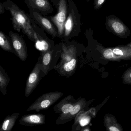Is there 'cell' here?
<instances>
[{
    "instance_id": "9c48e42d",
    "label": "cell",
    "mask_w": 131,
    "mask_h": 131,
    "mask_svg": "<svg viewBox=\"0 0 131 131\" xmlns=\"http://www.w3.org/2000/svg\"><path fill=\"white\" fill-rule=\"evenodd\" d=\"M24 2L30 9H33L41 13H51L53 7L47 0H25Z\"/></svg>"
},
{
    "instance_id": "30bf717a",
    "label": "cell",
    "mask_w": 131,
    "mask_h": 131,
    "mask_svg": "<svg viewBox=\"0 0 131 131\" xmlns=\"http://www.w3.org/2000/svg\"><path fill=\"white\" fill-rule=\"evenodd\" d=\"M20 125L32 127L45 124V116L41 114L23 115L19 121Z\"/></svg>"
},
{
    "instance_id": "ffe728a7",
    "label": "cell",
    "mask_w": 131,
    "mask_h": 131,
    "mask_svg": "<svg viewBox=\"0 0 131 131\" xmlns=\"http://www.w3.org/2000/svg\"><path fill=\"white\" fill-rule=\"evenodd\" d=\"M0 47L5 51L14 53L15 54L10 38L1 31H0Z\"/></svg>"
},
{
    "instance_id": "44dd1931",
    "label": "cell",
    "mask_w": 131,
    "mask_h": 131,
    "mask_svg": "<svg viewBox=\"0 0 131 131\" xmlns=\"http://www.w3.org/2000/svg\"><path fill=\"white\" fill-rule=\"evenodd\" d=\"M110 96H109L107 97L106 98L101 104H100L98 105H97L96 107H92L90 109H89L88 110L86 111L88 115L91 117V118H95L96 117L97 114L99 111L100 110L101 108L102 107V106L106 103L108 99H109Z\"/></svg>"
},
{
    "instance_id": "3957f363",
    "label": "cell",
    "mask_w": 131,
    "mask_h": 131,
    "mask_svg": "<svg viewBox=\"0 0 131 131\" xmlns=\"http://www.w3.org/2000/svg\"><path fill=\"white\" fill-rule=\"evenodd\" d=\"M60 92L46 93L40 96L27 109V111L34 110L36 112L46 110L56 103L63 95Z\"/></svg>"
},
{
    "instance_id": "d6986e66",
    "label": "cell",
    "mask_w": 131,
    "mask_h": 131,
    "mask_svg": "<svg viewBox=\"0 0 131 131\" xmlns=\"http://www.w3.org/2000/svg\"><path fill=\"white\" fill-rule=\"evenodd\" d=\"M10 81V77L6 70L0 65V91L3 95L7 94V87Z\"/></svg>"
},
{
    "instance_id": "d4e9b609",
    "label": "cell",
    "mask_w": 131,
    "mask_h": 131,
    "mask_svg": "<svg viewBox=\"0 0 131 131\" xmlns=\"http://www.w3.org/2000/svg\"><path fill=\"white\" fill-rule=\"evenodd\" d=\"M5 12V9L3 5V3L0 2V14H3Z\"/></svg>"
},
{
    "instance_id": "8fae6325",
    "label": "cell",
    "mask_w": 131,
    "mask_h": 131,
    "mask_svg": "<svg viewBox=\"0 0 131 131\" xmlns=\"http://www.w3.org/2000/svg\"><path fill=\"white\" fill-rule=\"evenodd\" d=\"M77 101L72 95H68L54 106V111L60 114H67L71 110Z\"/></svg>"
},
{
    "instance_id": "cb8c5ba5",
    "label": "cell",
    "mask_w": 131,
    "mask_h": 131,
    "mask_svg": "<svg viewBox=\"0 0 131 131\" xmlns=\"http://www.w3.org/2000/svg\"><path fill=\"white\" fill-rule=\"evenodd\" d=\"M79 131H92L89 125H85L84 127L82 128Z\"/></svg>"
},
{
    "instance_id": "7402d4cb",
    "label": "cell",
    "mask_w": 131,
    "mask_h": 131,
    "mask_svg": "<svg viewBox=\"0 0 131 131\" xmlns=\"http://www.w3.org/2000/svg\"><path fill=\"white\" fill-rule=\"evenodd\" d=\"M123 83L125 84H131V68L128 70L122 77Z\"/></svg>"
},
{
    "instance_id": "5bb4252c",
    "label": "cell",
    "mask_w": 131,
    "mask_h": 131,
    "mask_svg": "<svg viewBox=\"0 0 131 131\" xmlns=\"http://www.w3.org/2000/svg\"><path fill=\"white\" fill-rule=\"evenodd\" d=\"M74 9H72L67 17L64 26V36L69 37L78 25V19Z\"/></svg>"
},
{
    "instance_id": "e0dca14e",
    "label": "cell",
    "mask_w": 131,
    "mask_h": 131,
    "mask_svg": "<svg viewBox=\"0 0 131 131\" xmlns=\"http://www.w3.org/2000/svg\"><path fill=\"white\" fill-rule=\"evenodd\" d=\"M86 111L81 112L75 117L71 131H80L82 128L84 127V125L91 120V118L88 115Z\"/></svg>"
},
{
    "instance_id": "277c9868",
    "label": "cell",
    "mask_w": 131,
    "mask_h": 131,
    "mask_svg": "<svg viewBox=\"0 0 131 131\" xmlns=\"http://www.w3.org/2000/svg\"><path fill=\"white\" fill-rule=\"evenodd\" d=\"M95 100L93 99L87 101L84 98H79L69 113L60 115L56 120V124L64 125L74 119L81 112L88 110L90 105Z\"/></svg>"
},
{
    "instance_id": "603a6c76",
    "label": "cell",
    "mask_w": 131,
    "mask_h": 131,
    "mask_svg": "<svg viewBox=\"0 0 131 131\" xmlns=\"http://www.w3.org/2000/svg\"><path fill=\"white\" fill-rule=\"evenodd\" d=\"M105 0H96L94 2V9L97 10L100 8L103 4L104 3Z\"/></svg>"
},
{
    "instance_id": "2e32d148",
    "label": "cell",
    "mask_w": 131,
    "mask_h": 131,
    "mask_svg": "<svg viewBox=\"0 0 131 131\" xmlns=\"http://www.w3.org/2000/svg\"><path fill=\"white\" fill-rule=\"evenodd\" d=\"M104 125L107 131H124L114 116L106 114L104 118Z\"/></svg>"
},
{
    "instance_id": "7c38bea8",
    "label": "cell",
    "mask_w": 131,
    "mask_h": 131,
    "mask_svg": "<svg viewBox=\"0 0 131 131\" xmlns=\"http://www.w3.org/2000/svg\"><path fill=\"white\" fill-rule=\"evenodd\" d=\"M31 23L34 30L35 43L36 47L41 51V53L50 51L51 45L48 38L41 36L38 27L31 18Z\"/></svg>"
},
{
    "instance_id": "6da1fadb",
    "label": "cell",
    "mask_w": 131,
    "mask_h": 131,
    "mask_svg": "<svg viewBox=\"0 0 131 131\" xmlns=\"http://www.w3.org/2000/svg\"><path fill=\"white\" fill-rule=\"evenodd\" d=\"M3 5L5 10L10 12L11 15L10 19L14 30L18 32L21 31L34 42L35 31L30 15L10 0L3 2Z\"/></svg>"
},
{
    "instance_id": "ba28073f",
    "label": "cell",
    "mask_w": 131,
    "mask_h": 131,
    "mask_svg": "<svg viewBox=\"0 0 131 131\" xmlns=\"http://www.w3.org/2000/svg\"><path fill=\"white\" fill-rule=\"evenodd\" d=\"M29 12L30 17L35 24L40 25L53 37H55L57 36V32L50 21L35 10L30 9Z\"/></svg>"
},
{
    "instance_id": "52a82bcc",
    "label": "cell",
    "mask_w": 131,
    "mask_h": 131,
    "mask_svg": "<svg viewBox=\"0 0 131 131\" xmlns=\"http://www.w3.org/2000/svg\"><path fill=\"white\" fill-rule=\"evenodd\" d=\"M41 62L38 60L28 76L25 90V97H29L37 87L41 78Z\"/></svg>"
},
{
    "instance_id": "9a60e30c",
    "label": "cell",
    "mask_w": 131,
    "mask_h": 131,
    "mask_svg": "<svg viewBox=\"0 0 131 131\" xmlns=\"http://www.w3.org/2000/svg\"><path fill=\"white\" fill-rule=\"evenodd\" d=\"M53 50L41 53V78L45 77L49 71L53 57Z\"/></svg>"
},
{
    "instance_id": "8992f818",
    "label": "cell",
    "mask_w": 131,
    "mask_h": 131,
    "mask_svg": "<svg viewBox=\"0 0 131 131\" xmlns=\"http://www.w3.org/2000/svg\"><path fill=\"white\" fill-rule=\"evenodd\" d=\"M58 5V12L57 14L49 18L57 27L58 34L61 36L64 33V24L67 19V2L65 0H60Z\"/></svg>"
},
{
    "instance_id": "5b68a950",
    "label": "cell",
    "mask_w": 131,
    "mask_h": 131,
    "mask_svg": "<svg viewBox=\"0 0 131 131\" xmlns=\"http://www.w3.org/2000/svg\"><path fill=\"white\" fill-rule=\"evenodd\" d=\"M9 37L16 56L21 61H25L28 56L27 48L23 37L10 31L9 32Z\"/></svg>"
},
{
    "instance_id": "ac0fdd59",
    "label": "cell",
    "mask_w": 131,
    "mask_h": 131,
    "mask_svg": "<svg viewBox=\"0 0 131 131\" xmlns=\"http://www.w3.org/2000/svg\"><path fill=\"white\" fill-rule=\"evenodd\" d=\"M19 115V113H14L6 117L0 125V131H12Z\"/></svg>"
},
{
    "instance_id": "4fadbf2b",
    "label": "cell",
    "mask_w": 131,
    "mask_h": 131,
    "mask_svg": "<svg viewBox=\"0 0 131 131\" xmlns=\"http://www.w3.org/2000/svg\"><path fill=\"white\" fill-rule=\"evenodd\" d=\"M106 24L113 33L118 36L122 37L128 32V29L126 26L118 18L113 17L108 18Z\"/></svg>"
},
{
    "instance_id": "7a4b0ae2",
    "label": "cell",
    "mask_w": 131,
    "mask_h": 131,
    "mask_svg": "<svg viewBox=\"0 0 131 131\" xmlns=\"http://www.w3.org/2000/svg\"><path fill=\"white\" fill-rule=\"evenodd\" d=\"M62 52L60 63L55 69L62 76L70 77L74 72L77 64V49L73 45H62Z\"/></svg>"
}]
</instances>
